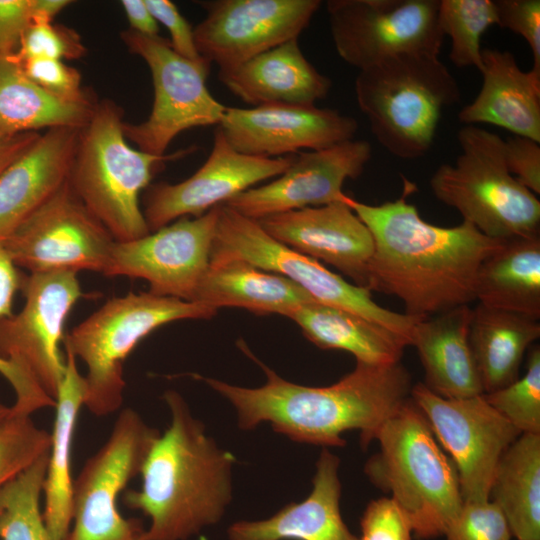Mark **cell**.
Here are the masks:
<instances>
[{"label": "cell", "instance_id": "1", "mask_svg": "<svg viewBox=\"0 0 540 540\" xmlns=\"http://www.w3.org/2000/svg\"><path fill=\"white\" fill-rule=\"evenodd\" d=\"M414 189L404 180L396 200L369 205L350 197L348 204L374 241L367 288L399 298L405 314L425 319L475 300L478 268L504 239L466 221L453 227L426 222L407 201Z\"/></svg>", "mask_w": 540, "mask_h": 540}, {"label": "cell", "instance_id": "2", "mask_svg": "<svg viewBox=\"0 0 540 540\" xmlns=\"http://www.w3.org/2000/svg\"><path fill=\"white\" fill-rule=\"evenodd\" d=\"M242 350L265 372L261 387H241L194 374L226 398L237 414L238 426L252 430L269 423L289 439L327 447L346 445L342 434L360 432L363 447L375 440L382 425L410 399L412 379L401 362L369 364L356 361L355 368L339 381L311 387L287 381Z\"/></svg>", "mask_w": 540, "mask_h": 540}, {"label": "cell", "instance_id": "3", "mask_svg": "<svg viewBox=\"0 0 540 540\" xmlns=\"http://www.w3.org/2000/svg\"><path fill=\"white\" fill-rule=\"evenodd\" d=\"M168 428L152 444L139 490L123 497L150 518L146 540H187L218 523L232 499L234 456L218 446L183 397L167 390Z\"/></svg>", "mask_w": 540, "mask_h": 540}, {"label": "cell", "instance_id": "4", "mask_svg": "<svg viewBox=\"0 0 540 540\" xmlns=\"http://www.w3.org/2000/svg\"><path fill=\"white\" fill-rule=\"evenodd\" d=\"M375 440L379 451L364 467L369 480L391 494L417 538L443 536L464 503L458 473L411 397Z\"/></svg>", "mask_w": 540, "mask_h": 540}, {"label": "cell", "instance_id": "5", "mask_svg": "<svg viewBox=\"0 0 540 540\" xmlns=\"http://www.w3.org/2000/svg\"><path fill=\"white\" fill-rule=\"evenodd\" d=\"M123 109L110 99L98 100L87 124L79 131L69 183L87 209L116 242L150 233L140 207V194L166 161L194 148L156 156L133 148L123 133Z\"/></svg>", "mask_w": 540, "mask_h": 540}, {"label": "cell", "instance_id": "6", "mask_svg": "<svg viewBox=\"0 0 540 540\" xmlns=\"http://www.w3.org/2000/svg\"><path fill=\"white\" fill-rule=\"evenodd\" d=\"M355 95L373 136L401 159L428 153L443 109L461 98L439 56L421 53L395 55L359 71Z\"/></svg>", "mask_w": 540, "mask_h": 540}, {"label": "cell", "instance_id": "7", "mask_svg": "<svg viewBox=\"0 0 540 540\" xmlns=\"http://www.w3.org/2000/svg\"><path fill=\"white\" fill-rule=\"evenodd\" d=\"M21 291V311L0 320V360L15 391L12 408L32 414L56 405L65 373L59 344L82 291L74 271L30 273Z\"/></svg>", "mask_w": 540, "mask_h": 540}, {"label": "cell", "instance_id": "8", "mask_svg": "<svg viewBox=\"0 0 540 540\" xmlns=\"http://www.w3.org/2000/svg\"><path fill=\"white\" fill-rule=\"evenodd\" d=\"M216 313L198 302L149 291L107 300L63 338L65 351L87 367L84 406L96 416L115 412L123 402L125 360L143 338L165 324Z\"/></svg>", "mask_w": 540, "mask_h": 540}, {"label": "cell", "instance_id": "9", "mask_svg": "<svg viewBox=\"0 0 540 540\" xmlns=\"http://www.w3.org/2000/svg\"><path fill=\"white\" fill-rule=\"evenodd\" d=\"M457 139L455 163L440 165L430 179L434 196L488 237L540 235V201L509 172L504 140L478 125H464Z\"/></svg>", "mask_w": 540, "mask_h": 540}, {"label": "cell", "instance_id": "10", "mask_svg": "<svg viewBox=\"0 0 540 540\" xmlns=\"http://www.w3.org/2000/svg\"><path fill=\"white\" fill-rule=\"evenodd\" d=\"M232 259L282 275L302 287L314 300L353 312L390 331L406 346L411 344L413 328L420 319L378 305L370 289L347 282L319 261L272 238L256 220L221 204L210 264Z\"/></svg>", "mask_w": 540, "mask_h": 540}, {"label": "cell", "instance_id": "11", "mask_svg": "<svg viewBox=\"0 0 540 540\" xmlns=\"http://www.w3.org/2000/svg\"><path fill=\"white\" fill-rule=\"evenodd\" d=\"M120 37L129 52L146 62L153 82L154 99L148 118L141 123H123L125 138L137 149L163 156L180 133L220 124L226 106L207 88L208 61L180 56L169 39L159 35L145 36L127 29Z\"/></svg>", "mask_w": 540, "mask_h": 540}, {"label": "cell", "instance_id": "12", "mask_svg": "<svg viewBox=\"0 0 540 540\" xmlns=\"http://www.w3.org/2000/svg\"><path fill=\"white\" fill-rule=\"evenodd\" d=\"M159 435L135 410L120 412L106 442L73 481L72 522L64 540H146V530L119 512L118 497L140 474Z\"/></svg>", "mask_w": 540, "mask_h": 540}, {"label": "cell", "instance_id": "13", "mask_svg": "<svg viewBox=\"0 0 540 540\" xmlns=\"http://www.w3.org/2000/svg\"><path fill=\"white\" fill-rule=\"evenodd\" d=\"M440 0H329L331 37L338 55L359 71L406 53L439 56L444 34Z\"/></svg>", "mask_w": 540, "mask_h": 540}, {"label": "cell", "instance_id": "14", "mask_svg": "<svg viewBox=\"0 0 540 540\" xmlns=\"http://www.w3.org/2000/svg\"><path fill=\"white\" fill-rule=\"evenodd\" d=\"M411 398L453 461L463 501H489L498 461L521 432L483 394L446 399L419 382L413 385Z\"/></svg>", "mask_w": 540, "mask_h": 540}, {"label": "cell", "instance_id": "15", "mask_svg": "<svg viewBox=\"0 0 540 540\" xmlns=\"http://www.w3.org/2000/svg\"><path fill=\"white\" fill-rule=\"evenodd\" d=\"M114 243L69 181L3 240L14 264L30 273H103Z\"/></svg>", "mask_w": 540, "mask_h": 540}, {"label": "cell", "instance_id": "16", "mask_svg": "<svg viewBox=\"0 0 540 540\" xmlns=\"http://www.w3.org/2000/svg\"><path fill=\"white\" fill-rule=\"evenodd\" d=\"M218 207L135 240L115 241L103 274L143 279L155 295L192 301L209 268Z\"/></svg>", "mask_w": 540, "mask_h": 540}, {"label": "cell", "instance_id": "17", "mask_svg": "<svg viewBox=\"0 0 540 540\" xmlns=\"http://www.w3.org/2000/svg\"><path fill=\"white\" fill-rule=\"evenodd\" d=\"M195 27L199 54L219 71L231 70L253 57L298 39L320 8V0H210Z\"/></svg>", "mask_w": 540, "mask_h": 540}, {"label": "cell", "instance_id": "18", "mask_svg": "<svg viewBox=\"0 0 540 540\" xmlns=\"http://www.w3.org/2000/svg\"><path fill=\"white\" fill-rule=\"evenodd\" d=\"M295 155L261 158L236 151L219 128L204 164L189 178L175 184H150L143 197V215L150 232L175 220L199 217L226 203L255 184L281 175Z\"/></svg>", "mask_w": 540, "mask_h": 540}, {"label": "cell", "instance_id": "19", "mask_svg": "<svg viewBox=\"0 0 540 540\" xmlns=\"http://www.w3.org/2000/svg\"><path fill=\"white\" fill-rule=\"evenodd\" d=\"M371 156V144L355 139L299 152L278 178L252 187L224 204L258 221L287 211L346 202L350 196L343 192L345 181L359 177Z\"/></svg>", "mask_w": 540, "mask_h": 540}, {"label": "cell", "instance_id": "20", "mask_svg": "<svg viewBox=\"0 0 540 540\" xmlns=\"http://www.w3.org/2000/svg\"><path fill=\"white\" fill-rule=\"evenodd\" d=\"M218 128L238 152L261 158L320 150L354 139L356 119L316 105L226 107Z\"/></svg>", "mask_w": 540, "mask_h": 540}, {"label": "cell", "instance_id": "21", "mask_svg": "<svg viewBox=\"0 0 540 540\" xmlns=\"http://www.w3.org/2000/svg\"><path fill=\"white\" fill-rule=\"evenodd\" d=\"M348 200L274 214L257 222L275 240L330 264L367 288L374 241Z\"/></svg>", "mask_w": 540, "mask_h": 540}, {"label": "cell", "instance_id": "22", "mask_svg": "<svg viewBox=\"0 0 540 540\" xmlns=\"http://www.w3.org/2000/svg\"><path fill=\"white\" fill-rule=\"evenodd\" d=\"M79 131L46 130L0 175L1 241L69 181Z\"/></svg>", "mask_w": 540, "mask_h": 540}, {"label": "cell", "instance_id": "23", "mask_svg": "<svg viewBox=\"0 0 540 540\" xmlns=\"http://www.w3.org/2000/svg\"><path fill=\"white\" fill-rule=\"evenodd\" d=\"M340 460L323 448L316 462L312 490L261 520H240L227 529L229 540H359L340 512Z\"/></svg>", "mask_w": 540, "mask_h": 540}, {"label": "cell", "instance_id": "24", "mask_svg": "<svg viewBox=\"0 0 540 540\" xmlns=\"http://www.w3.org/2000/svg\"><path fill=\"white\" fill-rule=\"evenodd\" d=\"M482 86L458 113L464 125L501 127L540 143V77L522 71L507 50L482 49Z\"/></svg>", "mask_w": 540, "mask_h": 540}, {"label": "cell", "instance_id": "25", "mask_svg": "<svg viewBox=\"0 0 540 540\" xmlns=\"http://www.w3.org/2000/svg\"><path fill=\"white\" fill-rule=\"evenodd\" d=\"M221 83L243 102L266 104L315 105L332 86L303 54L298 39L269 49L240 66L218 71Z\"/></svg>", "mask_w": 540, "mask_h": 540}, {"label": "cell", "instance_id": "26", "mask_svg": "<svg viewBox=\"0 0 540 540\" xmlns=\"http://www.w3.org/2000/svg\"><path fill=\"white\" fill-rule=\"evenodd\" d=\"M472 308L462 305L419 320L412 332L424 385L446 399L484 394L469 343Z\"/></svg>", "mask_w": 540, "mask_h": 540}, {"label": "cell", "instance_id": "27", "mask_svg": "<svg viewBox=\"0 0 540 540\" xmlns=\"http://www.w3.org/2000/svg\"><path fill=\"white\" fill-rule=\"evenodd\" d=\"M312 300L313 297L292 280L244 260L232 259L209 264L192 301L214 310L238 307L257 315L288 317Z\"/></svg>", "mask_w": 540, "mask_h": 540}, {"label": "cell", "instance_id": "28", "mask_svg": "<svg viewBox=\"0 0 540 540\" xmlns=\"http://www.w3.org/2000/svg\"><path fill=\"white\" fill-rule=\"evenodd\" d=\"M86 381L76 358L66 351L65 373L56 398V416L51 435L48 465L43 488V517L55 540H64L72 522L73 478L71 448L80 408L84 405Z\"/></svg>", "mask_w": 540, "mask_h": 540}, {"label": "cell", "instance_id": "29", "mask_svg": "<svg viewBox=\"0 0 540 540\" xmlns=\"http://www.w3.org/2000/svg\"><path fill=\"white\" fill-rule=\"evenodd\" d=\"M495 309L540 318V235L504 239L480 264L475 300Z\"/></svg>", "mask_w": 540, "mask_h": 540}, {"label": "cell", "instance_id": "30", "mask_svg": "<svg viewBox=\"0 0 540 540\" xmlns=\"http://www.w3.org/2000/svg\"><path fill=\"white\" fill-rule=\"evenodd\" d=\"M539 337L538 319L480 303L472 309L469 343L484 393L519 378L523 356Z\"/></svg>", "mask_w": 540, "mask_h": 540}, {"label": "cell", "instance_id": "31", "mask_svg": "<svg viewBox=\"0 0 540 540\" xmlns=\"http://www.w3.org/2000/svg\"><path fill=\"white\" fill-rule=\"evenodd\" d=\"M288 318L317 347L349 352L358 362L398 363L406 347L385 328L353 312L316 300L299 306Z\"/></svg>", "mask_w": 540, "mask_h": 540}, {"label": "cell", "instance_id": "32", "mask_svg": "<svg viewBox=\"0 0 540 540\" xmlns=\"http://www.w3.org/2000/svg\"><path fill=\"white\" fill-rule=\"evenodd\" d=\"M97 102H75L54 96L25 74L13 54L0 55V130L4 132L81 129L90 120Z\"/></svg>", "mask_w": 540, "mask_h": 540}, {"label": "cell", "instance_id": "33", "mask_svg": "<svg viewBox=\"0 0 540 540\" xmlns=\"http://www.w3.org/2000/svg\"><path fill=\"white\" fill-rule=\"evenodd\" d=\"M489 500L501 510L512 537L540 540V434L522 433L503 452Z\"/></svg>", "mask_w": 540, "mask_h": 540}, {"label": "cell", "instance_id": "34", "mask_svg": "<svg viewBox=\"0 0 540 540\" xmlns=\"http://www.w3.org/2000/svg\"><path fill=\"white\" fill-rule=\"evenodd\" d=\"M49 450L0 488V540H55L40 508Z\"/></svg>", "mask_w": 540, "mask_h": 540}, {"label": "cell", "instance_id": "35", "mask_svg": "<svg viewBox=\"0 0 540 540\" xmlns=\"http://www.w3.org/2000/svg\"><path fill=\"white\" fill-rule=\"evenodd\" d=\"M438 21L451 39L450 61L458 68L482 66L481 38L497 25L494 0H440Z\"/></svg>", "mask_w": 540, "mask_h": 540}, {"label": "cell", "instance_id": "36", "mask_svg": "<svg viewBox=\"0 0 540 540\" xmlns=\"http://www.w3.org/2000/svg\"><path fill=\"white\" fill-rule=\"evenodd\" d=\"M485 400L520 432L540 434V349L528 355L525 374L512 384L484 393Z\"/></svg>", "mask_w": 540, "mask_h": 540}, {"label": "cell", "instance_id": "37", "mask_svg": "<svg viewBox=\"0 0 540 540\" xmlns=\"http://www.w3.org/2000/svg\"><path fill=\"white\" fill-rule=\"evenodd\" d=\"M50 444V433L39 428L31 414L12 408L0 424V488L48 451Z\"/></svg>", "mask_w": 540, "mask_h": 540}, {"label": "cell", "instance_id": "38", "mask_svg": "<svg viewBox=\"0 0 540 540\" xmlns=\"http://www.w3.org/2000/svg\"><path fill=\"white\" fill-rule=\"evenodd\" d=\"M87 49L80 34L62 24L32 23L24 32L14 57L19 61L31 58L76 60Z\"/></svg>", "mask_w": 540, "mask_h": 540}, {"label": "cell", "instance_id": "39", "mask_svg": "<svg viewBox=\"0 0 540 540\" xmlns=\"http://www.w3.org/2000/svg\"><path fill=\"white\" fill-rule=\"evenodd\" d=\"M443 536L446 540H511L512 534L501 510L489 500L464 502Z\"/></svg>", "mask_w": 540, "mask_h": 540}, {"label": "cell", "instance_id": "40", "mask_svg": "<svg viewBox=\"0 0 540 540\" xmlns=\"http://www.w3.org/2000/svg\"><path fill=\"white\" fill-rule=\"evenodd\" d=\"M19 63L32 81L54 96L75 102L95 99L82 87L80 72L62 60L31 58Z\"/></svg>", "mask_w": 540, "mask_h": 540}, {"label": "cell", "instance_id": "41", "mask_svg": "<svg viewBox=\"0 0 540 540\" xmlns=\"http://www.w3.org/2000/svg\"><path fill=\"white\" fill-rule=\"evenodd\" d=\"M497 25L524 38L533 57L531 71L540 77V1L494 0Z\"/></svg>", "mask_w": 540, "mask_h": 540}, {"label": "cell", "instance_id": "42", "mask_svg": "<svg viewBox=\"0 0 540 540\" xmlns=\"http://www.w3.org/2000/svg\"><path fill=\"white\" fill-rule=\"evenodd\" d=\"M359 540H412V526L401 508L390 498L372 500L361 520Z\"/></svg>", "mask_w": 540, "mask_h": 540}, {"label": "cell", "instance_id": "43", "mask_svg": "<svg viewBox=\"0 0 540 540\" xmlns=\"http://www.w3.org/2000/svg\"><path fill=\"white\" fill-rule=\"evenodd\" d=\"M507 168L524 187L540 193V145L530 138L513 136L504 140Z\"/></svg>", "mask_w": 540, "mask_h": 540}, {"label": "cell", "instance_id": "44", "mask_svg": "<svg viewBox=\"0 0 540 540\" xmlns=\"http://www.w3.org/2000/svg\"><path fill=\"white\" fill-rule=\"evenodd\" d=\"M150 12L158 23H161L170 34V45L180 56L195 62L205 59L199 54L194 29L169 0H145Z\"/></svg>", "mask_w": 540, "mask_h": 540}, {"label": "cell", "instance_id": "45", "mask_svg": "<svg viewBox=\"0 0 540 540\" xmlns=\"http://www.w3.org/2000/svg\"><path fill=\"white\" fill-rule=\"evenodd\" d=\"M33 22V0H0V55L16 53L24 32Z\"/></svg>", "mask_w": 540, "mask_h": 540}, {"label": "cell", "instance_id": "46", "mask_svg": "<svg viewBox=\"0 0 540 540\" xmlns=\"http://www.w3.org/2000/svg\"><path fill=\"white\" fill-rule=\"evenodd\" d=\"M24 278L0 240V320L13 314L14 297L21 290ZM4 372L5 365L0 360V373Z\"/></svg>", "mask_w": 540, "mask_h": 540}, {"label": "cell", "instance_id": "47", "mask_svg": "<svg viewBox=\"0 0 540 540\" xmlns=\"http://www.w3.org/2000/svg\"><path fill=\"white\" fill-rule=\"evenodd\" d=\"M39 132L7 133L0 130V175L39 138Z\"/></svg>", "mask_w": 540, "mask_h": 540}, {"label": "cell", "instance_id": "48", "mask_svg": "<svg viewBox=\"0 0 540 540\" xmlns=\"http://www.w3.org/2000/svg\"><path fill=\"white\" fill-rule=\"evenodd\" d=\"M121 5L128 19L129 29L145 36L159 35V24L145 0H122Z\"/></svg>", "mask_w": 540, "mask_h": 540}, {"label": "cell", "instance_id": "49", "mask_svg": "<svg viewBox=\"0 0 540 540\" xmlns=\"http://www.w3.org/2000/svg\"><path fill=\"white\" fill-rule=\"evenodd\" d=\"M34 22L51 23L54 18L68 7L72 1L69 0H33Z\"/></svg>", "mask_w": 540, "mask_h": 540}, {"label": "cell", "instance_id": "50", "mask_svg": "<svg viewBox=\"0 0 540 540\" xmlns=\"http://www.w3.org/2000/svg\"><path fill=\"white\" fill-rule=\"evenodd\" d=\"M11 406H6L0 402V424L11 414Z\"/></svg>", "mask_w": 540, "mask_h": 540}]
</instances>
